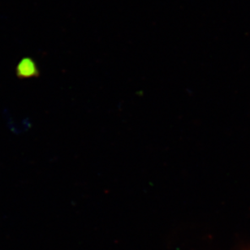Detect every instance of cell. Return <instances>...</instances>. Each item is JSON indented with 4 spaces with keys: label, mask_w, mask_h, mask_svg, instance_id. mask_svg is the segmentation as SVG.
<instances>
[{
    "label": "cell",
    "mask_w": 250,
    "mask_h": 250,
    "mask_svg": "<svg viewBox=\"0 0 250 250\" xmlns=\"http://www.w3.org/2000/svg\"><path fill=\"white\" fill-rule=\"evenodd\" d=\"M17 75L22 78L36 77L39 75V69L32 59L24 58L17 66Z\"/></svg>",
    "instance_id": "obj_1"
}]
</instances>
